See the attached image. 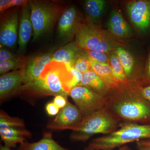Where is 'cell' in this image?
Here are the masks:
<instances>
[{"label":"cell","instance_id":"6da1fadb","mask_svg":"<svg viewBox=\"0 0 150 150\" xmlns=\"http://www.w3.org/2000/svg\"><path fill=\"white\" fill-rule=\"evenodd\" d=\"M141 81H129L105 98V107L121 122L150 124V101L142 96Z\"/></svg>","mask_w":150,"mask_h":150},{"label":"cell","instance_id":"7a4b0ae2","mask_svg":"<svg viewBox=\"0 0 150 150\" xmlns=\"http://www.w3.org/2000/svg\"><path fill=\"white\" fill-rule=\"evenodd\" d=\"M72 78L64 64L53 61L45 67L37 79L22 86L19 92L38 96L68 97L71 91L69 86Z\"/></svg>","mask_w":150,"mask_h":150},{"label":"cell","instance_id":"3957f363","mask_svg":"<svg viewBox=\"0 0 150 150\" xmlns=\"http://www.w3.org/2000/svg\"><path fill=\"white\" fill-rule=\"evenodd\" d=\"M149 139L150 124L121 122L117 130L92 140L87 148L91 150H113L129 143Z\"/></svg>","mask_w":150,"mask_h":150},{"label":"cell","instance_id":"277c9868","mask_svg":"<svg viewBox=\"0 0 150 150\" xmlns=\"http://www.w3.org/2000/svg\"><path fill=\"white\" fill-rule=\"evenodd\" d=\"M75 43L83 50L110 54L120 46L118 39L109 32L87 20L81 22L75 35Z\"/></svg>","mask_w":150,"mask_h":150},{"label":"cell","instance_id":"5b68a950","mask_svg":"<svg viewBox=\"0 0 150 150\" xmlns=\"http://www.w3.org/2000/svg\"><path fill=\"white\" fill-rule=\"evenodd\" d=\"M121 121L105 107L83 117L70 135L75 142H86L96 134L107 135L119 128Z\"/></svg>","mask_w":150,"mask_h":150},{"label":"cell","instance_id":"8992f818","mask_svg":"<svg viewBox=\"0 0 150 150\" xmlns=\"http://www.w3.org/2000/svg\"><path fill=\"white\" fill-rule=\"evenodd\" d=\"M30 18L33 28V41L50 31L63 13L62 6L46 1H30Z\"/></svg>","mask_w":150,"mask_h":150},{"label":"cell","instance_id":"52a82bcc","mask_svg":"<svg viewBox=\"0 0 150 150\" xmlns=\"http://www.w3.org/2000/svg\"><path fill=\"white\" fill-rule=\"evenodd\" d=\"M69 96L83 117L91 115L105 106V98L83 86L75 87L70 91Z\"/></svg>","mask_w":150,"mask_h":150},{"label":"cell","instance_id":"ba28073f","mask_svg":"<svg viewBox=\"0 0 150 150\" xmlns=\"http://www.w3.org/2000/svg\"><path fill=\"white\" fill-rule=\"evenodd\" d=\"M83 117L76 105L68 101L64 108L60 110L54 120L48 123L47 127L53 130H71L74 129Z\"/></svg>","mask_w":150,"mask_h":150},{"label":"cell","instance_id":"9c48e42d","mask_svg":"<svg viewBox=\"0 0 150 150\" xmlns=\"http://www.w3.org/2000/svg\"><path fill=\"white\" fill-rule=\"evenodd\" d=\"M81 22L74 6H71L63 12L58 21L57 28L59 38L63 44L69 43L75 37Z\"/></svg>","mask_w":150,"mask_h":150},{"label":"cell","instance_id":"30bf717a","mask_svg":"<svg viewBox=\"0 0 150 150\" xmlns=\"http://www.w3.org/2000/svg\"><path fill=\"white\" fill-rule=\"evenodd\" d=\"M130 20L140 31L146 32L150 28V1L139 0L126 6Z\"/></svg>","mask_w":150,"mask_h":150},{"label":"cell","instance_id":"8fae6325","mask_svg":"<svg viewBox=\"0 0 150 150\" xmlns=\"http://www.w3.org/2000/svg\"><path fill=\"white\" fill-rule=\"evenodd\" d=\"M53 53L39 54L27 58L21 70L23 85L34 81L43 72L45 67L51 62Z\"/></svg>","mask_w":150,"mask_h":150},{"label":"cell","instance_id":"7c38bea8","mask_svg":"<svg viewBox=\"0 0 150 150\" xmlns=\"http://www.w3.org/2000/svg\"><path fill=\"white\" fill-rule=\"evenodd\" d=\"M18 15L16 11L7 15L1 22L0 28L1 48H13L18 36Z\"/></svg>","mask_w":150,"mask_h":150},{"label":"cell","instance_id":"4fadbf2b","mask_svg":"<svg viewBox=\"0 0 150 150\" xmlns=\"http://www.w3.org/2000/svg\"><path fill=\"white\" fill-rule=\"evenodd\" d=\"M30 7L29 3L22 7L21 15L19 24L18 54L23 56L28 43L33 36V28L30 18Z\"/></svg>","mask_w":150,"mask_h":150},{"label":"cell","instance_id":"5bb4252c","mask_svg":"<svg viewBox=\"0 0 150 150\" xmlns=\"http://www.w3.org/2000/svg\"><path fill=\"white\" fill-rule=\"evenodd\" d=\"M23 85L21 70H15L1 75L0 77V99L3 100L12 95L18 93Z\"/></svg>","mask_w":150,"mask_h":150},{"label":"cell","instance_id":"9a60e30c","mask_svg":"<svg viewBox=\"0 0 150 150\" xmlns=\"http://www.w3.org/2000/svg\"><path fill=\"white\" fill-rule=\"evenodd\" d=\"M25 127L9 126L0 127V136L5 146L11 149L15 148L18 144L26 142V138L31 137L29 131Z\"/></svg>","mask_w":150,"mask_h":150},{"label":"cell","instance_id":"2e32d148","mask_svg":"<svg viewBox=\"0 0 150 150\" xmlns=\"http://www.w3.org/2000/svg\"><path fill=\"white\" fill-rule=\"evenodd\" d=\"M79 86L85 87L104 98L107 97L115 91L92 70L83 74Z\"/></svg>","mask_w":150,"mask_h":150},{"label":"cell","instance_id":"e0dca14e","mask_svg":"<svg viewBox=\"0 0 150 150\" xmlns=\"http://www.w3.org/2000/svg\"><path fill=\"white\" fill-rule=\"evenodd\" d=\"M75 42L65 44L53 53L51 62H60L66 65L68 69L74 67L77 58L81 51Z\"/></svg>","mask_w":150,"mask_h":150},{"label":"cell","instance_id":"ac0fdd59","mask_svg":"<svg viewBox=\"0 0 150 150\" xmlns=\"http://www.w3.org/2000/svg\"><path fill=\"white\" fill-rule=\"evenodd\" d=\"M107 26L109 32L116 38H126L132 34L131 27L118 11H112Z\"/></svg>","mask_w":150,"mask_h":150},{"label":"cell","instance_id":"d6986e66","mask_svg":"<svg viewBox=\"0 0 150 150\" xmlns=\"http://www.w3.org/2000/svg\"><path fill=\"white\" fill-rule=\"evenodd\" d=\"M18 150H70L62 147L53 139L51 133H46L37 142L27 141L21 144Z\"/></svg>","mask_w":150,"mask_h":150},{"label":"cell","instance_id":"ffe728a7","mask_svg":"<svg viewBox=\"0 0 150 150\" xmlns=\"http://www.w3.org/2000/svg\"><path fill=\"white\" fill-rule=\"evenodd\" d=\"M104 0H87L85 2L84 8L87 20L96 24L102 16L106 6Z\"/></svg>","mask_w":150,"mask_h":150},{"label":"cell","instance_id":"44dd1931","mask_svg":"<svg viewBox=\"0 0 150 150\" xmlns=\"http://www.w3.org/2000/svg\"><path fill=\"white\" fill-rule=\"evenodd\" d=\"M89 58L92 71L115 90L118 87V86L112 76L110 65L99 63L89 57Z\"/></svg>","mask_w":150,"mask_h":150},{"label":"cell","instance_id":"7402d4cb","mask_svg":"<svg viewBox=\"0 0 150 150\" xmlns=\"http://www.w3.org/2000/svg\"><path fill=\"white\" fill-rule=\"evenodd\" d=\"M118 56L128 81H135L133 73L135 62L131 53L121 46H118L115 51Z\"/></svg>","mask_w":150,"mask_h":150},{"label":"cell","instance_id":"603a6c76","mask_svg":"<svg viewBox=\"0 0 150 150\" xmlns=\"http://www.w3.org/2000/svg\"><path fill=\"white\" fill-rule=\"evenodd\" d=\"M109 61L112 76L118 87L128 82L129 81L127 80L124 70L115 51L109 55Z\"/></svg>","mask_w":150,"mask_h":150},{"label":"cell","instance_id":"cb8c5ba5","mask_svg":"<svg viewBox=\"0 0 150 150\" xmlns=\"http://www.w3.org/2000/svg\"><path fill=\"white\" fill-rule=\"evenodd\" d=\"M27 58L23 56L19 59L0 62V74L9 72L11 71L21 69L24 67Z\"/></svg>","mask_w":150,"mask_h":150},{"label":"cell","instance_id":"d4e9b609","mask_svg":"<svg viewBox=\"0 0 150 150\" xmlns=\"http://www.w3.org/2000/svg\"><path fill=\"white\" fill-rule=\"evenodd\" d=\"M74 67L82 74L92 70L89 56L84 50L82 49L76 60Z\"/></svg>","mask_w":150,"mask_h":150},{"label":"cell","instance_id":"484cf974","mask_svg":"<svg viewBox=\"0 0 150 150\" xmlns=\"http://www.w3.org/2000/svg\"><path fill=\"white\" fill-rule=\"evenodd\" d=\"M9 126L25 127V125L21 119L11 117L3 110H1L0 112V127Z\"/></svg>","mask_w":150,"mask_h":150},{"label":"cell","instance_id":"4316f807","mask_svg":"<svg viewBox=\"0 0 150 150\" xmlns=\"http://www.w3.org/2000/svg\"><path fill=\"white\" fill-rule=\"evenodd\" d=\"M84 50L89 57L95 61L99 63L110 64L109 55L110 54H107L105 52H101V51Z\"/></svg>","mask_w":150,"mask_h":150},{"label":"cell","instance_id":"83f0119b","mask_svg":"<svg viewBox=\"0 0 150 150\" xmlns=\"http://www.w3.org/2000/svg\"><path fill=\"white\" fill-rule=\"evenodd\" d=\"M68 70L72 75V78L69 86L70 89L71 90L75 87L79 85L82 79L83 74L79 71L76 69L74 67L70 68Z\"/></svg>","mask_w":150,"mask_h":150},{"label":"cell","instance_id":"f1b7e54d","mask_svg":"<svg viewBox=\"0 0 150 150\" xmlns=\"http://www.w3.org/2000/svg\"><path fill=\"white\" fill-rule=\"evenodd\" d=\"M23 56L13 54L5 48L0 49V62L19 59Z\"/></svg>","mask_w":150,"mask_h":150},{"label":"cell","instance_id":"f546056e","mask_svg":"<svg viewBox=\"0 0 150 150\" xmlns=\"http://www.w3.org/2000/svg\"><path fill=\"white\" fill-rule=\"evenodd\" d=\"M141 81L143 86H147L150 85V50Z\"/></svg>","mask_w":150,"mask_h":150},{"label":"cell","instance_id":"4dcf8cb0","mask_svg":"<svg viewBox=\"0 0 150 150\" xmlns=\"http://www.w3.org/2000/svg\"><path fill=\"white\" fill-rule=\"evenodd\" d=\"M68 101V97L58 95L55 96L53 102L61 110L66 106Z\"/></svg>","mask_w":150,"mask_h":150},{"label":"cell","instance_id":"1f68e13d","mask_svg":"<svg viewBox=\"0 0 150 150\" xmlns=\"http://www.w3.org/2000/svg\"><path fill=\"white\" fill-rule=\"evenodd\" d=\"M46 110L48 115L54 116L59 113L60 109L53 102L48 103L46 106Z\"/></svg>","mask_w":150,"mask_h":150},{"label":"cell","instance_id":"d6a6232c","mask_svg":"<svg viewBox=\"0 0 150 150\" xmlns=\"http://www.w3.org/2000/svg\"><path fill=\"white\" fill-rule=\"evenodd\" d=\"M136 146L139 150H150V139L137 141Z\"/></svg>","mask_w":150,"mask_h":150},{"label":"cell","instance_id":"836d02e7","mask_svg":"<svg viewBox=\"0 0 150 150\" xmlns=\"http://www.w3.org/2000/svg\"><path fill=\"white\" fill-rule=\"evenodd\" d=\"M29 1L27 0H9L11 8L15 6H24L27 5Z\"/></svg>","mask_w":150,"mask_h":150},{"label":"cell","instance_id":"e575fe53","mask_svg":"<svg viewBox=\"0 0 150 150\" xmlns=\"http://www.w3.org/2000/svg\"><path fill=\"white\" fill-rule=\"evenodd\" d=\"M141 92L142 96L150 101V85L147 86H142L141 87Z\"/></svg>","mask_w":150,"mask_h":150},{"label":"cell","instance_id":"d590c367","mask_svg":"<svg viewBox=\"0 0 150 150\" xmlns=\"http://www.w3.org/2000/svg\"><path fill=\"white\" fill-rule=\"evenodd\" d=\"M11 8L9 0H1L0 1V11L3 12L8 8Z\"/></svg>","mask_w":150,"mask_h":150},{"label":"cell","instance_id":"8d00e7d4","mask_svg":"<svg viewBox=\"0 0 150 150\" xmlns=\"http://www.w3.org/2000/svg\"><path fill=\"white\" fill-rule=\"evenodd\" d=\"M129 147L128 146L125 145V146H123L119 148V149L118 150H128L129 149ZM84 150H91L87 148H85Z\"/></svg>","mask_w":150,"mask_h":150},{"label":"cell","instance_id":"74e56055","mask_svg":"<svg viewBox=\"0 0 150 150\" xmlns=\"http://www.w3.org/2000/svg\"><path fill=\"white\" fill-rule=\"evenodd\" d=\"M0 150H12L11 149H9L6 147L5 146H2V145H1V147H0Z\"/></svg>","mask_w":150,"mask_h":150},{"label":"cell","instance_id":"f35d334b","mask_svg":"<svg viewBox=\"0 0 150 150\" xmlns=\"http://www.w3.org/2000/svg\"><path fill=\"white\" fill-rule=\"evenodd\" d=\"M128 150H132V149H130V148H129V149H128Z\"/></svg>","mask_w":150,"mask_h":150}]
</instances>
